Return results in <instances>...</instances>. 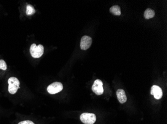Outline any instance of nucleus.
<instances>
[{
    "label": "nucleus",
    "instance_id": "obj_1",
    "mask_svg": "<svg viewBox=\"0 0 167 124\" xmlns=\"http://www.w3.org/2000/svg\"><path fill=\"white\" fill-rule=\"evenodd\" d=\"M44 48L41 44L36 45V44H32L31 46L30 52L32 57L34 58H39L43 55Z\"/></svg>",
    "mask_w": 167,
    "mask_h": 124
},
{
    "label": "nucleus",
    "instance_id": "obj_2",
    "mask_svg": "<svg viewBox=\"0 0 167 124\" xmlns=\"http://www.w3.org/2000/svg\"><path fill=\"white\" fill-rule=\"evenodd\" d=\"M8 82L9 92L11 94H15L20 88L19 80L16 77H11L8 80Z\"/></svg>",
    "mask_w": 167,
    "mask_h": 124
},
{
    "label": "nucleus",
    "instance_id": "obj_3",
    "mask_svg": "<svg viewBox=\"0 0 167 124\" xmlns=\"http://www.w3.org/2000/svg\"><path fill=\"white\" fill-rule=\"evenodd\" d=\"M80 120L85 124H94L96 121V116L93 113H84L80 116Z\"/></svg>",
    "mask_w": 167,
    "mask_h": 124
},
{
    "label": "nucleus",
    "instance_id": "obj_4",
    "mask_svg": "<svg viewBox=\"0 0 167 124\" xmlns=\"http://www.w3.org/2000/svg\"><path fill=\"white\" fill-rule=\"evenodd\" d=\"M63 89L62 83L60 82H55L49 85L47 87V91L50 94H55L60 92Z\"/></svg>",
    "mask_w": 167,
    "mask_h": 124
},
{
    "label": "nucleus",
    "instance_id": "obj_5",
    "mask_svg": "<svg viewBox=\"0 0 167 124\" xmlns=\"http://www.w3.org/2000/svg\"><path fill=\"white\" fill-rule=\"evenodd\" d=\"M103 83L100 80H97L94 82L92 90L96 94L98 95H102L104 92Z\"/></svg>",
    "mask_w": 167,
    "mask_h": 124
},
{
    "label": "nucleus",
    "instance_id": "obj_6",
    "mask_svg": "<svg viewBox=\"0 0 167 124\" xmlns=\"http://www.w3.org/2000/svg\"><path fill=\"white\" fill-rule=\"evenodd\" d=\"M92 43V38L90 36L85 35L83 36L82 38L80 43V47L82 50H86L91 47Z\"/></svg>",
    "mask_w": 167,
    "mask_h": 124
},
{
    "label": "nucleus",
    "instance_id": "obj_7",
    "mask_svg": "<svg viewBox=\"0 0 167 124\" xmlns=\"http://www.w3.org/2000/svg\"><path fill=\"white\" fill-rule=\"evenodd\" d=\"M151 94L153 95L156 99H161L163 96L162 90L159 86L155 85L152 87Z\"/></svg>",
    "mask_w": 167,
    "mask_h": 124
},
{
    "label": "nucleus",
    "instance_id": "obj_8",
    "mask_svg": "<svg viewBox=\"0 0 167 124\" xmlns=\"http://www.w3.org/2000/svg\"><path fill=\"white\" fill-rule=\"evenodd\" d=\"M116 93L118 100L120 102V103H124L127 101V98L126 96V93H125L124 90H122V89H119L117 91Z\"/></svg>",
    "mask_w": 167,
    "mask_h": 124
},
{
    "label": "nucleus",
    "instance_id": "obj_9",
    "mask_svg": "<svg viewBox=\"0 0 167 124\" xmlns=\"http://www.w3.org/2000/svg\"><path fill=\"white\" fill-rule=\"evenodd\" d=\"M144 16L145 19H151V18L154 17V16H155V13L153 9H147L145 11Z\"/></svg>",
    "mask_w": 167,
    "mask_h": 124
},
{
    "label": "nucleus",
    "instance_id": "obj_10",
    "mask_svg": "<svg viewBox=\"0 0 167 124\" xmlns=\"http://www.w3.org/2000/svg\"><path fill=\"white\" fill-rule=\"evenodd\" d=\"M110 11L112 14H114L115 16H120L121 14L120 8L117 5L112 6L110 9Z\"/></svg>",
    "mask_w": 167,
    "mask_h": 124
},
{
    "label": "nucleus",
    "instance_id": "obj_11",
    "mask_svg": "<svg viewBox=\"0 0 167 124\" xmlns=\"http://www.w3.org/2000/svg\"><path fill=\"white\" fill-rule=\"evenodd\" d=\"M36 12L35 9L32 5H28L26 9V14L27 16H32Z\"/></svg>",
    "mask_w": 167,
    "mask_h": 124
},
{
    "label": "nucleus",
    "instance_id": "obj_12",
    "mask_svg": "<svg viewBox=\"0 0 167 124\" xmlns=\"http://www.w3.org/2000/svg\"><path fill=\"white\" fill-rule=\"evenodd\" d=\"M7 68V66L5 61L3 60H0V69L5 71L6 70Z\"/></svg>",
    "mask_w": 167,
    "mask_h": 124
},
{
    "label": "nucleus",
    "instance_id": "obj_13",
    "mask_svg": "<svg viewBox=\"0 0 167 124\" xmlns=\"http://www.w3.org/2000/svg\"><path fill=\"white\" fill-rule=\"evenodd\" d=\"M18 124H35L32 121H29V120H26V121H22Z\"/></svg>",
    "mask_w": 167,
    "mask_h": 124
}]
</instances>
